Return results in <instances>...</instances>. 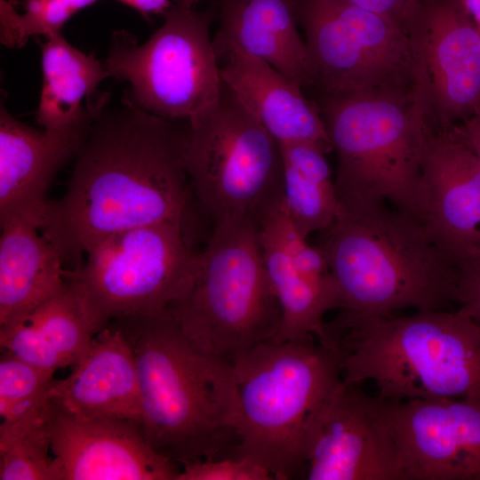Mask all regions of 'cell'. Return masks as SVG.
I'll use <instances>...</instances> for the list:
<instances>
[{
    "label": "cell",
    "instance_id": "cell-1",
    "mask_svg": "<svg viewBox=\"0 0 480 480\" xmlns=\"http://www.w3.org/2000/svg\"><path fill=\"white\" fill-rule=\"evenodd\" d=\"M96 112L75 156L64 195L48 201L41 226L67 270L100 240L121 231L172 223L187 231L194 195L181 129L128 96Z\"/></svg>",
    "mask_w": 480,
    "mask_h": 480
},
{
    "label": "cell",
    "instance_id": "cell-2",
    "mask_svg": "<svg viewBox=\"0 0 480 480\" xmlns=\"http://www.w3.org/2000/svg\"><path fill=\"white\" fill-rule=\"evenodd\" d=\"M113 321L134 352L150 446L182 465L234 451L240 405L233 365L194 345L167 310Z\"/></svg>",
    "mask_w": 480,
    "mask_h": 480
},
{
    "label": "cell",
    "instance_id": "cell-3",
    "mask_svg": "<svg viewBox=\"0 0 480 480\" xmlns=\"http://www.w3.org/2000/svg\"><path fill=\"white\" fill-rule=\"evenodd\" d=\"M326 331L342 380H371L381 400L480 403V324L460 308L403 316L340 309Z\"/></svg>",
    "mask_w": 480,
    "mask_h": 480
},
{
    "label": "cell",
    "instance_id": "cell-4",
    "mask_svg": "<svg viewBox=\"0 0 480 480\" xmlns=\"http://www.w3.org/2000/svg\"><path fill=\"white\" fill-rule=\"evenodd\" d=\"M317 246L328 263L341 307L372 316L396 310L447 309L458 304L460 267L424 224L380 204L348 210L339 204Z\"/></svg>",
    "mask_w": 480,
    "mask_h": 480
},
{
    "label": "cell",
    "instance_id": "cell-5",
    "mask_svg": "<svg viewBox=\"0 0 480 480\" xmlns=\"http://www.w3.org/2000/svg\"><path fill=\"white\" fill-rule=\"evenodd\" d=\"M337 156L339 204H380L424 224L422 154L428 121L417 89L401 93L320 95L315 101Z\"/></svg>",
    "mask_w": 480,
    "mask_h": 480
},
{
    "label": "cell",
    "instance_id": "cell-6",
    "mask_svg": "<svg viewBox=\"0 0 480 480\" xmlns=\"http://www.w3.org/2000/svg\"><path fill=\"white\" fill-rule=\"evenodd\" d=\"M314 339L263 342L234 364L240 405L236 457H246L275 479L304 478L310 428L342 380L341 360Z\"/></svg>",
    "mask_w": 480,
    "mask_h": 480
},
{
    "label": "cell",
    "instance_id": "cell-7",
    "mask_svg": "<svg viewBox=\"0 0 480 480\" xmlns=\"http://www.w3.org/2000/svg\"><path fill=\"white\" fill-rule=\"evenodd\" d=\"M214 223L188 289L166 310L194 345L233 365L274 339L282 313L265 267L259 223Z\"/></svg>",
    "mask_w": 480,
    "mask_h": 480
},
{
    "label": "cell",
    "instance_id": "cell-8",
    "mask_svg": "<svg viewBox=\"0 0 480 480\" xmlns=\"http://www.w3.org/2000/svg\"><path fill=\"white\" fill-rule=\"evenodd\" d=\"M188 122L185 166L199 204L214 222L260 223L283 200L278 143L225 84L220 99Z\"/></svg>",
    "mask_w": 480,
    "mask_h": 480
},
{
    "label": "cell",
    "instance_id": "cell-9",
    "mask_svg": "<svg viewBox=\"0 0 480 480\" xmlns=\"http://www.w3.org/2000/svg\"><path fill=\"white\" fill-rule=\"evenodd\" d=\"M210 6L196 11L172 0L164 23L144 44L128 31L112 35L104 61L109 76L128 82L127 95L148 113L188 121L220 97V60L210 37L216 17Z\"/></svg>",
    "mask_w": 480,
    "mask_h": 480
},
{
    "label": "cell",
    "instance_id": "cell-10",
    "mask_svg": "<svg viewBox=\"0 0 480 480\" xmlns=\"http://www.w3.org/2000/svg\"><path fill=\"white\" fill-rule=\"evenodd\" d=\"M198 253L179 225L159 223L113 234L67 270L96 323L164 311L188 289Z\"/></svg>",
    "mask_w": 480,
    "mask_h": 480
},
{
    "label": "cell",
    "instance_id": "cell-11",
    "mask_svg": "<svg viewBox=\"0 0 480 480\" xmlns=\"http://www.w3.org/2000/svg\"><path fill=\"white\" fill-rule=\"evenodd\" d=\"M321 95L401 93L416 88L408 33L344 0H293Z\"/></svg>",
    "mask_w": 480,
    "mask_h": 480
},
{
    "label": "cell",
    "instance_id": "cell-12",
    "mask_svg": "<svg viewBox=\"0 0 480 480\" xmlns=\"http://www.w3.org/2000/svg\"><path fill=\"white\" fill-rule=\"evenodd\" d=\"M408 35L415 85L429 115L480 116V29L459 0H420Z\"/></svg>",
    "mask_w": 480,
    "mask_h": 480
},
{
    "label": "cell",
    "instance_id": "cell-13",
    "mask_svg": "<svg viewBox=\"0 0 480 480\" xmlns=\"http://www.w3.org/2000/svg\"><path fill=\"white\" fill-rule=\"evenodd\" d=\"M304 478L404 480L383 401L341 380L310 428Z\"/></svg>",
    "mask_w": 480,
    "mask_h": 480
},
{
    "label": "cell",
    "instance_id": "cell-14",
    "mask_svg": "<svg viewBox=\"0 0 480 480\" xmlns=\"http://www.w3.org/2000/svg\"><path fill=\"white\" fill-rule=\"evenodd\" d=\"M382 401L404 480H480V403Z\"/></svg>",
    "mask_w": 480,
    "mask_h": 480
},
{
    "label": "cell",
    "instance_id": "cell-15",
    "mask_svg": "<svg viewBox=\"0 0 480 480\" xmlns=\"http://www.w3.org/2000/svg\"><path fill=\"white\" fill-rule=\"evenodd\" d=\"M422 180L431 237L457 262L480 257V157L457 124L428 116Z\"/></svg>",
    "mask_w": 480,
    "mask_h": 480
},
{
    "label": "cell",
    "instance_id": "cell-16",
    "mask_svg": "<svg viewBox=\"0 0 480 480\" xmlns=\"http://www.w3.org/2000/svg\"><path fill=\"white\" fill-rule=\"evenodd\" d=\"M48 430L62 480H177L180 472L132 420L81 419L54 405Z\"/></svg>",
    "mask_w": 480,
    "mask_h": 480
},
{
    "label": "cell",
    "instance_id": "cell-17",
    "mask_svg": "<svg viewBox=\"0 0 480 480\" xmlns=\"http://www.w3.org/2000/svg\"><path fill=\"white\" fill-rule=\"evenodd\" d=\"M104 99L82 121L60 130L31 127L1 102L0 221L20 218L41 228L49 187L59 170L76 156Z\"/></svg>",
    "mask_w": 480,
    "mask_h": 480
},
{
    "label": "cell",
    "instance_id": "cell-18",
    "mask_svg": "<svg viewBox=\"0 0 480 480\" xmlns=\"http://www.w3.org/2000/svg\"><path fill=\"white\" fill-rule=\"evenodd\" d=\"M50 395L58 409L77 418H116L140 424L134 352L116 322L96 334L68 376L52 380Z\"/></svg>",
    "mask_w": 480,
    "mask_h": 480
},
{
    "label": "cell",
    "instance_id": "cell-19",
    "mask_svg": "<svg viewBox=\"0 0 480 480\" xmlns=\"http://www.w3.org/2000/svg\"><path fill=\"white\" fill-rule=\"evenodd\" d=\"M219 60L223 84L278 145L308 143L325 154L332 151L319 108L305 97L302 86L236 50L226 52Z\"/></svg>",
    "mask_w": 480,
    "mask_h": 480
},
{
    "label": "cell",
    "instance_id": "cell-20",
    "mask_svg": "<svg viewBox=\"0 0 480 480\" xmlns=\"http://www.w3.org/2000/svg\"><path fill=\"white\" fill-rule=\"evenodd\" d=\"M218 58L236 50L260 60L300 86L311 85L308 51L298 31L293 0H217Z\"/></svg>",
    "mask_w": 480,
    "mask_h": 480
},
{
    "label": "cell",
    "instance_id": "cell-21",
    "mask_svg": "<svg viewBox=\"0 0 480 480\" xmlns=\"http://www.w3.org/2000/svg\"><path fill=\"white\" fill-rule=\"evenodd\" d=\"M0 337L21 324L67 284V269L40 228L27 220L0 221Z\"/></svg>",
    "mask_w": 480,
    "mask_h": 480
},
{
    "label": "cell",
    "instance_id": "cell-22",
    "mask_svg": "<svg viewBox=\"0 0 480 480\" xmlns=\"http://www.w3.org/2000/svg\"><path fill=\"white\" fill-rule=\"evenodd\" d=\"M100 330L67 280L58 293L0 337V345L3 352L54 375L59 369L76 365Z\"/></svg>",
    "mask_w": 480,
    "mask_h": 480
},
{
    "label": "cell",
    "instance_id": "cell-23",
    "mask_svg": "<svg viewBox=\"0 0 480 480\" xmlns=\"http://www.w3.org/2000/svg\"><path fill=\"white\" fill-rule=\"evenodd\" d=\"M265 267L281 308V324L273 340L303 341L316 339L332 348L324 315L341 307L332 275L312 276L299 270L285 249L271 210L259 223Z\"/></svg>",
    "mask_w": 480,
    "mask_h": 480
},
{
    "label": "cell",
    "instance_id": "cell-24",
    "mask_svg": "<svg viewBox=\"0 0 480 480\" xmlns=\"http://www.w3.org/2000/svg\"><path fill=\"white\" fill-rule=\"evenodd\" d=\"M44 83L36 111L44 129L73 126L93 109L96 89L107 78L104 62L86 54L56 34L41 44Z\"/></svg>",
    "mask_w": 480,
    "mask_h": 480
},
{
    "label": "cell",
    "instance_id": "cell-25",
    "mask_svg": "<svg viewBox=\"0 0 480 480\" xmlns=\"http://www.w3.org/2000/svg\"><path fill=\"white\" fill-rule=\"evenodd\" d=\"M284 165L283 201L299 233L308 238L334 221L339 199L325 153L308 143L279 145Z\"/></svg>",
    "mask_w": 480,
    "mask_h": 480
},
{
    "label": "cell",
    "instance_id": "cell-26",
    "mask_svg": "<svg viewBox=\"0 0 480 480\" xmlns=\"http://www.w3.org/2000/svg\"><path fill=\"white\" fill-rule=\"evenodd\" d=\"M53 374L4 352L0 360V444L48 424Z\"/></svg>",
    "mask_w": 480,
    "mask_h": 480
},
{
    "label": "cell",
    "instance_id": "cell-27",
    "mask_svg": "<svg viewBox=\"0 0 480 480\" xmlns=\"http://www.w3.org/2000/svg\"><path fill=\"white\" fill-rule=\"evenodd\" d=\"M97 1L22 0L25 12L20 14L8 0H0L1 41L9 47H21L30 36L60 34L74 14Z\"/></svg>",
    "mask_w": 480,
    "mask_h": 480
},
{
    "label": "cell",
    "instance_id": "cell-28",
    "mask_svg": "<svg viewBox=\"0 0 480 480\" xmlns=\"http://www.w3.org/2000/svg\"><path fill=\"white\" fill-rule=\"evenodd\" d=\"M1 480H62L48 424L0 444Z\"/></svg>",
    "mask_w": 480,
    "mask_h": 480
},
{
    "label": "cell",
    "instance_id": "cell-29",
    "mask_svg": "<svg viewBox=\"0 0 480 480\" xmlns=\"http://www.w3.org/2000/svg\"><path fill=\"white\" fill-rule=\"evenodd\" d=\"M262 466L246 457L226 455L183 465L177 480H272Z\"/></svg>",
    "mask_w": 480,
    "mask_h": 480
},
{
    "label": "cell",
    "instance_id": "cell-30",
    "mask_svg": "<svg viewBox=\"0 0 480 480\" xmlns=\"http://www.w3.org/2000/svg\"><path fill=\"white\" fill-rule=\"evenodd\" d=\"M458 264L460 267L459 308L480 324V257L463 260Z\"/></svg>",
    "mask_w": 480,
    "mask_h": 480
},
{
    "label": "cell",
    "instance_id": "cell-31",
    "mask_svg": "<svg viewBox=\"0 0 480 480\" xmlns=\"http://www.w3.org/2000/svg\"><path fill=\"white\" fill-rule=\"evenodd\" d=\"M348 4L387 17L407 33L420 0H344Z\"/></svg>",
    "mask_w": 480,
    "mask_h": 480
},
{
    "label": "cell",
    "instance_id": "cell-32",
    "mask_svg": "<svg viewBox=\"0 0 480 480\" xmlns=\"http://www.w3.org/2000/svg\"><path fill=\"white\" fill-rule=\"evenodd\" d=\"M125 5L139 12L143 17L148 18L150 15H159L170 8L171 0H116Z\"/></svg>",
    "mask_w": 480,
    "mask_h": 480
},
{
    "label": "cell",
    "instance_id": "cell-33",
    "mask_svg": "<svg viewBox=\"0 0 480 480\" xmlns=\"http://www.w3.org/2000/svg\"><path fill=\"white\" fill-rule=\"evenodd\" d=\"M457 125L465 140L480 157V116L466 119Z\"/></svg>",
    "mask_w": 480,
    "mask_h": 480
},
{
    "label": "cell",
    "instance_id": "cell-34",
    "mask_svg": "<svg viewBox=\"0 0 480 480\" xmlns=\"http://www.w3.org/2000/svg\"><path fill=\"white\" fill-rule=\"evenodd\" d=\"M475 22L480 26V0H459Z\"/></svg>",
    "mask_w": 480,
    "mask_h": 480
},
{
    "label": "cell",
    "instance_id": "cell-35",
    "mask_svg": "<svg viewBox=\"0 0 480 480\" xmlns=\"http://www.w3.org/2000/svg\"><path fill=\"white\" fill-rule=\"evenodd\" d=\"M180 3H181L182 4L186 5V6H188V7H193L196 4H197L200 0H176Z\"/></svg>",
    "mask_w": 480,
    "mask_h": 480
},
{
    "label": "cell",
    "instance_id": "cell-36",
    "mask_svg": "<svg viewBox=\"0 0 480 480\" xmlns=\"http://www.w3.org/2000/svg\"><path fill=\"white\" fill-rule=\"evenodd\" d=\"M13 6H16L20 4V0H8Z\"/></svg>",
    "mask_w": 480,
    "mask_h": 480
},
{
    "label": "cell",
    "instance_id": "cell-37",
    "mask_svg": "<svg viewBox=\"0 0 480 480\" xmlns=\"http://www.w3.org/2000/svg\"><path fill=\"white\" fill-rule=\"evenodd\" d=\"M478 26V25H477ZM479 29H480V26H478Z\"/></svg>",
    "mask_w": 480,
    "mask_h": 480
}]
</instances>
